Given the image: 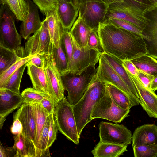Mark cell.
I'll return each instance as SVG.
<instances>
[{"label":"cell","instance_id":"37","mask_svg":"<svg viewBox=\"0 0 157 157\" xmlns=\"http://www.w3.org/2000/svg\"><path fill=\"white\" fill-rule=\"evenodd\" d=\"M69 31L65 30L61 41V43L67 58L69 66L71 61L73 53L72 41Z\"/></svg>","mask_w":157,"mask_h":157},{"label":"cell","instance_id":"46","mask_svg":"<svg viewBox=\"0 0 157 157\" xmlns=\"http://www.w3.org/2000/svg\"><path fill=\"white\" fill-rule=\"evenodd\" d=\"M15 154L12 147H6L3 146L1 142H0V157H14Z\"/></svg>","mask_w":157,"mask_h":157},{"label":"cell","instance_id":"15","mask_svg":"<svg viewBox=\"0 0 157 157\" xmlns=\"http://www.w3.org/2000/svg\"><path fill=\"white\" fill-rule=\"evenodd\" d=\"M18 118L22 124V133L34 143L36 122L33 104L23 103L14 114L13 118Z\"/></svg>","mask_w":157,"mask_h":157},{"label":"cell","instance_id":"34","mask_svg":"<svg viewBox=\"0 0 157 157\" xmlns=\"http://www.w3.org/2000/svg\"><path fill=\"white\" fill-rule=\"evenodd\" d=\"M32 56H29L19 59L0 74V88H2L10 76L23 65L28 62Z\"/></svg>","mask_w":157,"mask_h":157},{"label":"cell","instance_id":"33","mask_svg":"<svg viewBox=\"0 0 157 157\" xmlns=\"http://www.w3.org/2000/svg\"><path fill=\"white\" fill-rule=\"evenodd\" d=\"M21 95L24 103H40L41 101L46 97H50L52 98L45 93L34 88L25 89L21 93Z\"/></svg>","mask_w":157,"mask_h":157},{"label":"cell","instance_id":"35","mask_svg":"<svg viewBox=\"0 0 157 157\" xmlns=\"http://www.w3.org/2000/svg\"><path fill=\"white\" fill-rule=\"evenodd\" d=\"M132 148L135 157H157V144L137 145Z\"/></svg>","mask_w":157,"mask_h":157},{"label":"cell","instance_id":"6","mask_svg":"<svg viewBox=\"0 0 157 157\" xmlns=\"http://www.w3.org/2000/svg\"><path fill=\"white\" fill-rule=\"evenodd\" d=\"M15 17L13 14L6 6L1 5L0 44L12 50L15 49L20 46L22 37L17 30Z\"/></svg>","mask_w":157,"mask_h":157},{"label":"cell","instance_id":"24","mask_svg":"<svg viewBox=\"0 0 157 157\" xmlns=\"http://www.w3.org/2000/svg\"><path fill=\"white\" fill-rule=\"evenodd\" d=\"M112 67L133 94L139 99L135 85L127 71L122 64V61L112 55L103 52L101 54Z\"/></svg>","mask_w":157,"mask_h":157},{"label":"cell","instance_id":"41","mask_svg":"<svg viewBox=\"0 0 157 157\" xmlns=\"http://www.w3.org/2000/svg\"><path fill=\"white\" fill-rule=\"evenodd\" d=\"M49 117L50 126L48 130V147L49 148L56 139V134L59 129L55 119H54V114H50Z\"/></svg>","mask_w":157,"mask_h":157},{"label":"cell","instance_id":"20","mask_svg":"<svg viewBox=\"0 0 157 157\" xmlns=\"http://www.w3.org/2000/svg\"><path fill=\"white\" fill-rule=\"evenodd\" d=\"M132 147L142 145L157 144V126L145 124L136 128L132 136Z\"/></svg>","mask_w":157,"mask_h":157},{"label":"cell","instance_id":"31","mask_svg":"<svg viewBox=\"0 0 157 157\" xmlns=\"http://www.w3.org/2000/svg\"><path fill=\"white\" fill-rule=\"evenodd\" d=\"M52 54L56 66L61 75L69 71V64L60 42L58 48L52 46Z\"/></svg>","mask_w":157,"mask_h":157},{"label":"cell","instance_id":"11","mask_svg":"<svg viewBox=\"0 0 157 157\" xmlns=\"http://www.w3.org/2000/svg\"><path fill=\"white\" fill-rule=\"evenodd\" d=\"M108 5L97 1H90L78 5V16L92 29H98L100 23L105 21Z\"/></svg>","mask_w":157,"mask_h":157},{"label":"cell","instance_id":"32","mask_svg":"<svg viewBox=\"0 0 157 157\" xmlns=\"http://www.w3.org/2000/svg\"><path fill=\"white\" fill-rule=\"evenodd\" d=\"M28 62L23 65L16 70L9 78L3 86L0 89H5L20 94V87L23 75Z\"/></svg>","mask_w":157,"mask_h":157},{"label":"cell","instance_id":"26","mask_svg":"<svg viewBox=\"0 0 157 157\" xmlns=\"http://www.w3.org/2000/svg\"><path fill=\"white\" fill-rule=\"evenodd\" d=\"M91 30L78 16L69 32L81 47L87 48L88 40Z\"/></svg>","mask_w":157,"mask_h":157},{"label":"cell","instance_id":"17","mask_svg":"<svg viewBox=\"0 0 157 157\" xmlns=\"http://www.w3.org/2000/svg\"><path fill=\"white\" fill-rule=\"evenodd\" d=\"M29 11L25 20L20 26V33L22 37L28 40L31 34L34 33L40 27L41 21L39 14L38 7L31 0H25Z\"/></svg>","mask_w":157,"mask_h":157},{"label":"cell","instance_id":"12","mask_svg":"<svg viewBox=\"0 0 157 157\" xmlns=\"http://www.w3.org/2000/svg\"><path fill=\"white\" fill-rule=\"evenodd\" d=\"M71 36L73 53L71 61L69 65V71L79 74L89 67L96 65L98 62L101 54L95 49L81 47L71 35Z\"/></svg>","mask_w":157,"mask_h":157},{"label":"cell","instance_id":"5","mask_svg":"<svg viewBox=\"0 0 157 157\" xmlns=\"http://www.w3.org/2000/svg\"><path fill=\"white\" fill-rule=\"evenodd\" d=\"M58 129L68 139L76 144L79 143V137L74 114L73 105L65 97L56 107L54 114Z\"/></svg>","mask_w":157,"mask_h":157},{"label":"cell","instance_id":"22","mask_svg":"<svg viewBox=\"0 0 157 157\" xmlns=\"http://www.w3.org/2000/svg\"><path fill=\"white\" fill-rule=\"evenodd\" d=\"M58 10L64 29L70 31L78 15L77 7L72 3L59 1Z\"/></svg>","mask_w":157,"mask_h":157},{"label":"cell","instance_id":"43","mask_svg":"<svg viewBox=\"0 0 157 157\" xmlns=\"http://www.w3.org/2000/svg\"><path fill=\"white\" fill-rule=\"evenodd\" d=\"M139 78L146 87L150 89L151 84L154 77L140 70H139Z\"/></svg>","mask_w":157,"mask_h":157},{"label":"cell","instance_id":"18","mask_svg":"<svg viewBox=\"0 0 157 157\" xmlns=\"http://www.w3.org/2000/svg\"><path fill=\"white\" fill-rule=\"evenodd\" d=\"M27 67V74L30 78L33 88L48 95L57 105L58 103L55 98L44 67H38L29 61Z\"/></svg>","mask_w":157,"mask_h":157},{"label":"cell","instance_id":"21","mask_svg":"<svg viewBox=\"0 0 157 157\" xmlns=\"http://www.w3.org/2000/svg\"><path fill=\"white\" fill-rule=\"evenodd\" d=\"M12 147L15 153L14 157H37L33 142L21 133L13 136Z\"/></svg>","mask_w":157,"mask_h":157},{"label":"cell","instance_id":"10","mask_svg":"<svg viewBox=\"0 0 157 157\" xmlns=\"http://www.w3.org/2000/svg\"><path fill=\"white\" fill-rule=\"evenodd\" d=\"M51 42L47 25L44 19L40 28L25 43L24 52L26 57L36 55H47L52 53Z\"/></svg>","mask_w":157,"mask_h":157},{"label":"cell","instance_id":"28","mask_svg":"<svg viewBox=\"0 0 157 157\" xmlns=\"http://www.w3.org/2000/svg\"><path fill=\"white\" fill-rule=\"evenodd\" d=\"M138 69L157 76V57L147 53L131 60Z\"/></svg>","mask_w":157,"mask_h":157},{"label":"cell","instance_id":"29","mask_svg":"<svg viewBox=\"0 0 157 157\" xmlns=\"http://www.w3.org/2000/svg\"><path fill=\"white\" fill-rule=\"evenodd\" d=\"M106 90L115 103L125 109H130L133 106L129 98L122 91L109 83H105Z\"/></svg>","mask_w":157,"mask_h":157},{"label":"cell","instance_id":"36","mask_svg":"<svg viewBox=\"0 0 157 157\" xmlns=\"http://www.w3.org/2000/svg\"><path fill=\"white\" fill-rule=\"evenodd\" d=\"M49 126L50 119L49 115L46 118L40 140V157H50L49 148L48 147Z\"/></svg>","mask_w":157,"mask_h":157},{"label":"cell","instance_id":"19","mask_svg":"<svg viewBox=\"0 0 157 157\" xmlns=\"http://www.w3.org/2000/svg\"><path fill=\"white\" fill-rule=\"evenodd\" d=\"M44 15L52 46L58 48L65 29L59 15L58 6Z\"/></svg>","mask_w":157,"mask_h":157},{"label":"cell","instance_id":"13","mask_svg":"<svg viewBox=\"0 0 157 157\" xmlns=\"http://www.w3.org/2000/svg\"><path fill=\"white\" fill-rule=\"evenodd\" d=\"M127 72L136 87L142 108L150 117L157 119V95L146 87L138 77Z\"/></svg>","mask_w":157,"mask_h":157},{"label":"cell","instance_id":"8","mask_svg":"<svg viewBox=\"0 0 157 157\" xmlns=\"http://www.w3.org/2000/svg\"><path fill=\"white\" fill-rule=\"evenodd\" d=\"M100 141L105 143L128 145L132 141L130 130L122 124L101 122L98 125Z\"/></svg>","mask_w":157,"mask_h":157},{"label":"cell","instance_id":"52","mask_svg":"<svg viewBox=\"0 0 157 157\" xmlns=\"http://www.w3.org/2000/svg\"><path fill=\"white\" fill-rule=\"evenodd\" d=\"M154 2L155 6L156 7H157V0H152Z\"/></svg>","mask_w":157,"mask_h":157},{"label":"cell","instance_id":"14","mask_svg":"<svg viewBox=\"0 0 157 157\" xmlns=\"http://www.w3.org/2000/svg\"><path fill=\"white\" fill-rule=\"evenodd\" d=\"M44 68L55 98L58 103L65 97L61 76L56 66L52 53L44 55Z\"/></svg>","mask_w":157,"mask_h":157},{"label":"cell","instance_id":"49","mask_svg":"<svg viewBox=\"0 0 157 157\" xmlns=\"http://www.w3.org/2000/svg\"><path fill=\"white\" fill-rule=\"evenodd\" d=\"M118 0H77V2L78 5L88 2L97 1L105 3L108 5L109 4L117 2Z\"/></svg>","mask_w":157,"mask_h":157},{"label":"cell","instance_id":"30","mask_svg":"<svg viewBox=\"0 0 157 157\" xmlns=\"http://www.w3.org/2000/svg\"><path fill=\"white\" fill-rule=\"evenodd\" d=\"M0 2L12 11L17 20L22 21L25 20L29 11L25 0H0Z\"/></svg>","mask_w":157,"mask_h":157},{"label":"cell","instance_id":"4","mask_svg":"<svg viewBox=\"0 0 157 157\" xmlns=\"http://www.w3.org/2000/svg\"><path fill=\"white\" fill-rule=\"evenodd\" d=\"M97 70L98 67L93 65L79 74L69 71L61 75L63 87L68 92L67 100L70 104L75 105L82 98L96 78Z\"/></svg>","mask_w":157,"mask_h":157},{"label":"cell","instance_id":"9","mask_svg":"<svg viewBox=\"0 0 157 157\" xmlns=\"http://www.w3.org/2000/svg\"><path fill=\"white\" fill-rule=\"evenodd\" d=\"M96 77L99 80L110 83L124 92L130 98L133 106L140 103L139 99L133 94L112 67L101 55L99 60Z\"/></svg>","mask_w":157,"mask_h":157},{"label":"cell","instance_id":"50","mask_svg":"<svg viewBox=\"0 0 157 157\" xmlns=\"http://www.w3.org/2000/svg\"><path fill=\"white\" fill-rule=\"evenodd\" d=\"M150 88L154 92L157 90V76L154 77L153 79L151 84Z\"/></svg>","mask_w":157,"mask_h":157},{"label":"cell","instance_id":"51","mask_svg":"<svg viewBox=\"0 0 157 157\" xmlns=\"http://www.w3.org/2000/svg\"><path fill=\"white\" fill-rule=\"evenodd\" d=\"M58 1H62L72 3L75 6L77 7V0H58Z\"/></svg>","mask_w":157,"mask_h":157},{"label":"cell","instance_id":"39","mask_svg":"<svg viewBox=\"0 0 157 157\" xmlns=\"http://www.w3.org/2000/svg\"><path fill=\"white\" fill-rule=\"evenodd\" d=\"M87 48L88 49H95L101 54L104 52L98 34V29L91 30L89 37Z\"/></svg>","mask_w":157,"mask_h":157},{"label":"cell","instance_id":"25","mask_svg":"<svg viewBox=\"0 0 157 157\" xmlns=\"http://www.w3.org/2000/svg\"><path fill=\"white\" fill-rule=\"evenodd\" d=\"M127 146L106 143L100 141L91 153L95 157H119L128 151Z\"/></svg>","mask_w":157,"mask_h":157},{"label":"cell","instance_id":"3","mask_svg":"<svg viewBox=\"0 0 157 157\" xmlns=\"http://www.w3.org/2000/svg\"><path fill=\"white\" fill-rule=\"evenodd\" d=\"M148 10L134 0H120L108 5L105 20L112 18L125 21L143 31L147 23L144 15Z\"/></svg>","mask_w":157,"mask_h":157},{"label":"cell","instance_id":"45","mask_svg":"<svg viewBox=\"0 0 157 157\" xmlns=\"http://www.w3.org/2000/svg\"><path fill=\"white\" fill-rule=\"evenodd\" d=\"M13 124L10 128L12 133L16 135L22 133L23 128L20 121L17 118H13Z\"/></svg>","mask_w":157,"mask_h":157},{"label":"cell","instance_id":"47","mask_svg":"<svg viewBox=\"0 0 157 157\" xmlns=\"http://www.w3.org/2000/svg\"><path fill=\"white\" fill-rule=\"evenodd\" d=\"M44 55H36L32 56L29 62L38 67L42 68L44 67Z\"/></svg>","mask_w":157,"mask_h":157},{"label":"cell","instance_id":"16","mask_svg":"<svg viewBox=\"0 0 157 157\" xmlns=\"http://www.w3.org/2000/svg\"><path fill=\"white\" fill-rule=\"evenodd\" d=\"M24 103L21 94L5 89H0V129H2L6 117Z\"/></svg>","mask_w":157,"mask_h":157},{"label":"cell","instance_id":"42","mask_svg":"<svg viewBox=\"0 0 157 157\" xmlns=\"http://www.w3.org/2000/svg\"><path fill=\"white\" fill-rule=\"evenodd\" d=\"M40 103L49 115L51 114H54L57 104L52 98L48 97L45 98L41 101Z\"/></svg>","mask_w":157,"mask_h":157},{"label":"cell","instance_id":"1","mask_svg":"<svg viewBox=\"0 0 157 157\" xmlns=\"http://www.w3.org/2000/svg\"><path fill=\"white\" fill-rule=\"evenodd\" d=\"M104 52L121 60H131L148 53L144 38L108 21L98 29Z\"/></svg>","mask_w":157,"mask_h":157},{"label":"cell","instance_id":"7","mask_svg":"<svg viewBox=\"0 0 157 157\" xmlns=\"http://www.w3.org/2000/svg\"><path fill=\"white\" fill-rule=\"evenodd\" d=\"M130 111V109H125L118 106L106 90L105 94L94 108L91 119L101 118L120 123L128 116Z\"/></svg>","mask_w":157,"mask_h":157},{"label":"cell","instance_id":"23","mask_svg":"<svg viewBox=\"0 0 157 157\" xmlns=\"http://www.w3.org/2000/svg\"><path fill=\"white\" fill-rule=\"evenodd\" d=\"M26 57L23 46L12 50L0 44V74L19 59Z\"/></svg>","mask_w":157,"mask_h":157},{"label":"cell","instance_id":"44","mask_svg":"<svg viewBox=\"0 0 157 157\" xmlns=\"http://www.w3.org/2000/svg\"><path fill=\"white\" fill-rule=\"evenodd\" d=\"M122 61V65L126 71L131 74L138 77L139 70L132 61L130 60Z\"/></svg>","mask_w":157,"mask_h":157},{"label":"cell","instance_id":"40","mask_svg":"<svg viewBox=\"0 0 157 157\" xmlns=\"http://www.w3.org/2000/svg\"><path fill=\"white\" fill-rule=\"evenodd\" d=\"M33 2L40 9L41 12L45 14L58 5V0H33Z\"/></svg>","mask_w":157,"mask_h":157},{"label":"cell","instance_id":"27","mask_svg":"<svg viewBox=\"0 0 157 157\" xmlns=\"http://www.w3.org/2000/svg\"><path fill=\"white\" fill-rule=\"evenodd\" d=\"M36 122V131L34 144L37 157H40V142L46 118L49 115L40 103H32Z\"/></svg>","mask_w":157,"mask_h":157},{"label":"cell","instance_id":"38","mask_svg":"<svg viewBox=\"0 0 157 157\" xmlns=\"http://www.w3.org/2000/svg\"><path fill=\"white\" fill-rule=\"evenodd\" d=\"M106 21H108L117 26L139 34L144 38L142 30L131 23L121 20L112 18L108 19Z\"/></svg>","mask_w":157,"mask_h":157},{"label":"cell","instance_id":"2","mask_svg":"<svg viewBox=\"0 0 157 157\" xmlns=\"http://www.w3.org/2000/svg\"><path fill=\"white\" fill-rule=\"evenodd\" d=\"M106 92L105 83L98 79L96 77L81 99L73 105L79 138L84 128L91 121V115L95 105Z\"/></svg>","mask_w":157,"mask_h":157},{"label":"cell","instance_id":"48","mask_svg":"<svg viewBox=\"0 0 157 157\" xmlns=\"http://www.w3.org/2000/svg\"><path fill=\"white\" fill-rule=\"evenodd\" d=\"M139 3L144 7L147 8L148 10H152L155 8L152 0H134Z\"/></svg>","mask_w":157,"mask_h":157}]
</instances>
